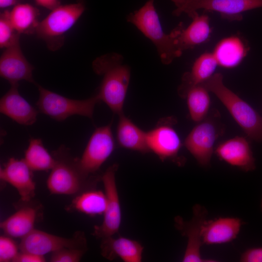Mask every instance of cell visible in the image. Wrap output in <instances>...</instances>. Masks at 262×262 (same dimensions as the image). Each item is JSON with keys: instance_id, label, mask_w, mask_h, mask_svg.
Returning a JSON list of instances; mask_svg holds the SVG:
<instances>
[{"instance_id": "d590c367", "label": "cell", "mask_w": 262, "mask_h": 262, "mask_svg": "<svg viewBox=\"0 0 262 262\" xmlns=\"http://www.w3.org/2000/svg\"><path fill=\"white\" fill-rule=\"evenodd\" d=\"M261 209H262V201H261Z\"/></svg>"}, {"instance_id": "d6a6232c", "label": "cell", "mask_w": 262, "mask_h": 262, "mask_svg": "<svg viewBox=\"0 0 262 262\" xmlns=\"http://www.w3.org/2000/svg\"><path fill=\"white\" fill-rule=\"evenodd\" d=\"M46 259L44 256L31 252L19 251L13 262H44Z\"/></svg>"}, {"instance_id": "83f0119b", "label": "cell", "mask_w": 262, "mask_h": 262, "mask_svg": "<svg viewBox=\"0 0 262 262\" xmlns=\"http://www.w3.org/2000/svg\"><path fill=\"white\" fill-rule=\"evenodd\" d=\"M208 90L202 84L196 85L187 92L185 98L191 119L199 122L208 115L211 100Z\"/></svg>"}, {"instance_id": "f1b7e54d", "label": "cell", "mask_w": 262, "mask_h": 262, "mask_svg": "<svg viewBox=\"0 0 262 262\" xmlns=\"http://www.w3.org/2000/svg\"><path fill=\"white\" fill-rule=\"evenodd\" d=\"M20 33L15 29L9 17V10L0 15V47L6 49L19 43Z\"/></svg>"}, {"instance_id": "7c38bea8", "label": "cell", "mask_w": 262, "mask_h": 262, "mask_svg": "<svg viewBox=\"0 0 262 262\" xmlns=\"http://www.w3.org/2000/svg\"><path fill=\"white\" fill-rule=\"evenodd\" d=\"M20 251L44 256L64 248L87 249L84 232H76L72 237L65 238L34 229L21 239L19 244Z\"/></svg>"}, {"instance_id": "d6986e66", "label": "cell", "mask_w": 262, "mask_h": 262, "mask_svg": "<svg viewBox=\"0 0 262 262\" xmlns=\"http://www.w3.org/2000/svg\"><path fill=\"white\" fill-rule=\"evenodd\" d=\"M243 224L241 219L237 217L206 220L202 229L203 244L219 245L231 242L237 237Z\"/></svg>"}, {"instance_id": "3957f363", "label": "cell", "mask_w": 262, "mask_h": 262, "mask_svg": "<svg viewBox=\"0 0 262 262\" xmlns=\"http://www.w3.org/2000/svg\"><path fill=\"white\" fill-rule=\"evenodd\" d=\"M52 155L55 164L47 181L51 194L76 196L96 189L98 182L101 181V175H84L79 166L78 158L73 157L66 147H60Z\"/></svg>"}, {"instance_id": "7a4b0ae2", "label": "cell", "mask_w": 262, "mask_h": 262, "mask_svg": "<svg viewBox=\"0 0 262 262\" xmlns=\"http://www.w3.org/2000/svg\"><path fill=\"white\" fill-rule=\"evenodd\" d=\"M127 20L152 41L164 65L171 64L181 55L183 52L179 47L178 38L184 25L180 22L169 33H165L160 23L154 0H147L139 9L130 13Z\"/></svg>"}, {"instance_id": "484cf974", "label": "cell", "mask_w": 262, "mask_h": 262, "mask_svg": "<svg viewBox=\"0 0 262 262\" xmlns=\"http://www.w3.org/2000/svg\"><path fill=\"white\" fill-rule=\"evenodd\" d=\"M39 15L38 9L29 3H19L9 11L10 21L20 34L35 33Z\"/></svg>"}, {"instance_id": "1f68e13d", "label": "cell", "mask_w": 262, "mask_h": 262, "mask_svg": "<svg viewBox=\"0 0 262 262\" xmlns=\"http://www.w3.org/2000/svg\"><path fill=\"white\" fill-rule=\"evenodd\" d=\"M243 262H262V247L252 248L244 252L240 258Z\"/></svg>"}, {"instance_id": "30bf717a", "label": "cell", "mask_w": 262, "mask_h": 262, "mask_svg": "<svg viewBox=\"0 0 262 262\" xmlns=\"http://www.w3.org/2000/svg\"><path fill=\"white\" fill-rule=\"evenodd\" d=\"M115 147L111 124L97 128L89 138L81 157L78 158L82 172L87 176L99 175L98 171Z\"/></svg>"}, {"instance_id": "cb8c5ba5", "label": "cell", "mask_w": 262, "mask_h": 262, "mask_svg": "<svg viewBox=\"0 0 262 262\" xmlns=\"http://www.w3.org/2000/svg\"><path fill=\"white\" fill-rule=\"evenodd\" d=\"M119 116L116 129V140L119 146L142 153L149 152L146 132L137 126L123 114Z\"/></svg>"}, {"instance_id": "44dd1931", "label": "cell", "mask_w": 262, "mask_h": 262, "mask_svg": "<svg viewBox=\"0 0 262 262\" xmlns=\"http://www.w3.org/2000/svg\"><path fill=\"white\" fill-rule=\"evenodd\" d=\"M217 62L212 52H205L195 61L190 71L184 73L178 89L179 95L185 98L192 87L203 83L214 74Z\"/></svg>"}, {"instance_id": "5b68a950", "label": "cell", "mask_w": 262, "mask_h": 262, "mask_svg": "<svg viewBox=\"0 0 262 262\" xmlns=\"http://www.w3.org/2000/svg\"><path fill=\"white\" fill-rule=\"evenodd\" d=\"M85 9L82 1L61 4L39 21L34 33L45 41L49 49L56 50L63 45L65 34L77 22Z\"/></svg>"}, {"instance_id": "277c9868", "label": "cell", "mask_w": 262, "mask_h": 262, "mask_svg": "<svg viewBox=\"0 0 262 262\" xmlns=\"http://www.w3.org/2000/svg\"><path fill=\"white\" fill-rule=\"evenodd\" d=\"M202 84L220 100L249 138L262 142V116L224 84L221 73H214Z\"/></svg>"}, {"instance_id": "4fadbf2b", "label": "cell", "mask_w": 262, "mask_h": 262, "mask_svg": "<svg viewBox=\"0 0 262 262\" xmlns=\"http://www.w3.org/2000/svg\"><path fill=\"white\" fill-rule=\"evenodd\" d=\"M208 211L199 204L193 206V216L189 220H185L180 216L174 218L175 228L186 237L187 243L184 255L183 262H213V259H204L200 254V248L203 245L202 238L203 225L207 220Z\"/></svg>"}, {"instance_id": "ba28073f", "label": "cell", "mask_w": 262, "mask_h": 262, "mask_svg": "<svg viewBox=\"0 0 262 262\" xmlns=\"http://www.w3.org/2000/svg\"><path fill=\"white\" fill-rule=\"evenodd\" d=\"M175 5L173 15L179 16L183 13L203 9L204 12H216L229 21H240L243 13L262 7V0H171Z\"/></svg>"}, {"instance_id": "e0dca14e", "label": "cell", "mask_w": 262, "mask_h": 262, "mask_svg": "<svg viewBox=\"0 0 262 262\" xmlns=\"http://www.w3.org/2000/svg\"><path fill=\"white\" fill-rule=\"evenodd\" d=\"M32 202L20 201L16 205V212L1 222L0 227L5 235L22 239L34 229L40 214L41 206Z\"/></svg>"}, {"instance_id": "2e32d148", "label": "cell", "mask_w": 262, "mask_h": 262, "mask_svg": "<svg viewBox=\"0 0 262 262\" xmlns=\"http://www.w3.org/2000/svg\"><path fill=\"white\" fill-rule=\"evenodd\" d=\"M214 152L221 160L244 171H251L256 168L250 144L244 137L236 136L222 142Z\"/></svg>"}, {"instance_id": "e575fe53", "label": "cell", "mask_w": 262, "mask_h": 262, "mask_svg": "<svg viewBox=\"0 0 262 262\" xmlns=\"http://www.w3.org/2000/svg\"><path fill=\"white\" fill-rule=\"evenodd\" d=\"M20 0H0V7L1 9L8 8L19 4Z\"/></svg>"}, {"instance_id": "4dcf8cb0", "label": "cell", "mask_w": 262, "mask_h": 262, "mask_svg": "<svg viewBox=\"0 0 262 262\" xmlns=\"http://www.w3.org/2000/svg\"><path fill=\"white\" fill-rule=\"evenodd\" d=\"M6 235L0 236V262H12L19 252V245Z\"/></svg>"}, {"instance_id": "52a82bcc", "label": "cell", "mask_w": 262, "mask_h": 262, "mask_svg": "<svg viewBox=\"0 0 262 262\" xmlns=\"http://www.w3.org/2000/svg\"><path fill=\"white\" fill-rule=\"evenodd\" d=\"M36 84L39 93L36 102L38 109L57 121L74 115L92 118L95 106L100 101L97 95L86 99H71Z\"/></svg>"}, {"instance_id": "9c48e42d", "label": "cell", "mask_w": 262, "mask_h": 262, "mask_svg": "<svg viewBox=\"0 0 262 262\" xmlns=\"http://www.w3.org/2000/svg\"><path fill=\"white\" fill-rule=\"evenodd\" d=\"M118 168V164H114L101 175L107 204L102 223L94 227L92 235L97 238L114 236L120 229L121 210L115 178Z\"/></svg>"}, {"instance_id": "4316f807", "label": "cell", "mask_w": 262, "mask_h": 262, "mask_svg": "<svg viewBox=\"0 0 262 262\" xmlns=\"http://www.w3.org/2000/svg\"><path fill=\"white\" fill-rule=\"evenodd\" d=\"M23 159L32 171L51 170L55 164L54 156L49 152L39 138L30 140Z\"/></svg>"}, {"instance_id": "6da1fadb", "label": "cell", "mask_w": 262, "mask_h": 262, "mask_svg": "<svg viewBox=\"0 0 262 262\" xmlns=\"http://www.w3.org/2000/svg\"><path fill=\"white\" fill-rule=\"evenodd\" d=\"M121 54L111 52L96 58L92 63L94 72L103 76L97 94L100 101L119 115L123 108L131 78L130 67L123 64Z\"/></svg>"}, {"instance_id": "d4e9b609", "label": "cell", "mask_w": 262, "mask_h": 262, "mask_svg": "<svg viewBox=\"0 0 262 262\" xmlns=\"http://www.w3.org/2000/svg\"><path fill=\"white\" fill-rule=\"evenodd\" d=\"M107 199L104 192L93 189L76 196L68 210L90 216L103 215L106 208Z\"/></svg>"}, {"instance_id": "9a60e30c", "label": "cell", "mask_w": 262, "mask_h": 262, "mask_svg": "<svg viewBox=\"0 0 262 262\" xmlns=\"http://www.w3.org/2000/svg\"><path fill=\"white\" fill-rule=\"evenodd\" d=\"M33 66L28 61L19 43L5 49L0 58V75L11 85L26 81L36 84L33 76Z\"/></svg>"}, {"instance_id": "603a6c76", "label": "cell", "mask_w": 262, "mask_h": 262, "mask_svg": "<svg viewBox=\"0 0 262 262\" xmlns=\"http://www.w3.org/2000/svg\"><path fill=\"white\" fill-rule=\"evenodd\" d=\"M187 15L192 21L187 28L184 27L178 38L179 47L182 52L207 42L212 32L207 15H199L197 11H193Z\"/></svg>"}, {"instance_id": "7402d4cb", "label": "cell", "mask_w": 262, "mask_h": 262, "mask_svg": "<svg viewBox=\"0 0 262 262\" xmlns=\"http://www.w3.org/2000/svg\"><path fill=\"white\" fill-rule=\"evenodd\" d=\"M249 49L248 45L241 37L232 35L219 41L212 53L218 66L232 68L240 64Z\"/></svg>"}, {"instance_id": "ffe728a7", "label": "cell", "mask_w": 262, "mask_h": 262, "mask_svg": "<svg viewBox=\"0 0 262 262\" xmlns=\"http://www.w3.org/2000/svg\"><path fill=\"white\" fill-rule=\"evenodd\" d=\"M100 248L101 255L109 261L119 258L125 262H140L144 247L133 239L114 236L103 238Z\"/></svg>"}, {"instance_id": "ac0fdd59", "label": "cell", "mask_w": 262, "mask_h": 262, "mask_svg": "<svg viewBox=\"0 0 262 262\" xmlns=\"http://www.w3.org/2000/svg\"><path fill=\"white\" fill-rule=\"evenodd\" d=\"M18 84H12L0 100V112L16 123L26 126L36 121L38 111L25 99L18 90Z\"/></svg>"}, {"instance_id": "5bb4252c", "label": "cell", "mask_w": 262, "mask_h": 262, "mask_svg": "<svg viewBox=\"0 0 262 262\" xmlns=\"http://www.w3.org/2000/svg\"><path fill=\"white\" fill-rule=\"evenodd\" d=\"M32 170L23 159L10 158L0 169V178L15 187L20 201L33 200L35 195V183L33 179Z\"/></svg>"}, {"instance_id": "8fae6325", "label": "cell", "mask_w": 262, "mask_h": 262, "mask_svg": "<svg viewBox=\"0 0 262 262\" xmlns=\"http://www.w3.org/2000/svg\"><path fill=\"white\" fill-rule=\"evenodd\" d=\"M176 123V119L171 117L162 120L154 129L146 132L147 142L150 151L162 161L170 160L180 166L185 160L179 156L182 143L173 126Z\"/></svg>"}, {"instance_id": "8992f818", "label": "cell", "mask_w": 262, "mask_h": 262, "mask_svg": "<svg viewBox=\"0 0 262 262\" xmlns=\"http://www.w3.org/2000/svg\"><path fill=\"white\" fill-rule=\"evenodd\" d=\"M224 131L219 112L212 111L193 128L185 138L184 145L201 166L208 167L215 142Z\"/></svg>"}, {"instance_id": "836d02e7", "label": "cell", "mask_w": 262, "mask_h": 262, "mask_svg": "<svg viewBox=\"0 0 262 262\" xmlns=\"http://www.w3.org/2000/svg\"><path fill=\"white\" fill-rule=\"evenodd\" d=\"M36 5L51 11L61 5L60 0H34Z\"/></svg>"}, {"instance_id": "f546056e", "label": "cell", "mask_w": 262, "mask_h": 262, "mask_svg": "<svg viewBox=\"0 0 262 262\" xmlns=\"http://www.w3.org/2000/svg\"><path fill=\"white\" fill-rule=\"evenodd\" d=\"M86 248H64L53 252L51 262H78L87 251Z\"/></svg>"}]
</instances>
